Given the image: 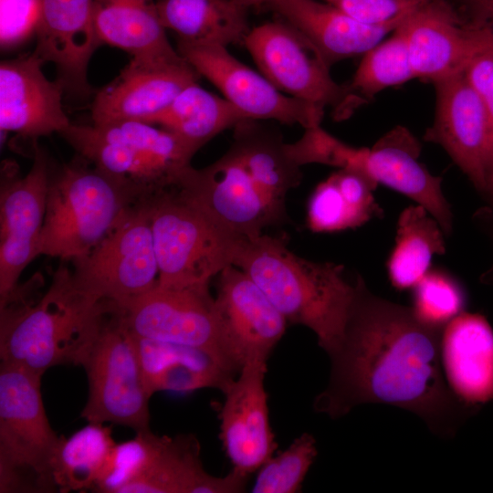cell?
<instances>
[{
	"mask_svg": "<svg viewBox=\"0 0 493 493\" xmlns=\"http://www.w3.org/2000/svg\"><path fill=\"white\" fill-rule=\"evenodd\" d=\"M215 309L223 340L238 371L248 362L267 359L288 321L262 289L236 266L218 275Z\"/></svg>",
	"mask_w": 493,
	"mask_h": 493,
	"instance_id": "16",
	"label": "cell"
},
{
	"mask_svg": "<svg viewBox=\"0 0 493 493\" xmlns=\"http://www.w3.org/2000/svg\"><path fill=\"white\" fill-rule=\"evenodd\" d=\"M163 438L164 435H157L149 430L138 432L132 439L116 444L94 491L121 493L149 468Z\"/></svg>",
	"mask_w": 493,
	"mask_h": 493,
	"instance_id": "35",
	"label": "cell"
},
{
	"mask_svg": "<svg viewBox=\"0 0 493 493\" xmlns=\"http://www.w3.org/2000/svg\"><path fill=\"white\" fill-rule=\"evenodd\" d=\"M89 396L80 416L88 423H111L136 433L149 431L148 392L132 333L117 304L111 303L103 324L81 362Z\"/></svg>",
	"mask_w": 493,
	"mask_h": 493,
	"instance_id": "9",
	"label": "cell"
},
{
	"mask_svg": "<svg viewBox=\"0 0 493 493\" xmlns=\"http://www.w3.org/2000/svg\"><path fill=\"white\" fill-rule=\"evenodd\" d=\"M35 276L0 299L2 363L41 376L58 365H81L111 302L100 301L75 283L61 264L45 292Z\"/></svg>",
	"mask_w": 493,
	"mask_h": 493,
	"instance_id": "3",
	"label": "cell"
},
{
	"mask_svg": "<svg viewBox=\"0 0 493 493\" xmlns=\"http://www.w3.org/2000/svg\"><path fill=\"white\" fill-rule=\"evenodd\" d=\"M243 6L248 8L250 6L260 5L266 4L267 0H236Z\"/></svg>",
	"mask_w": 493,
	"mask_h": 493,
	"instance_id": "43",
	"label": "cell"
},
{
	"mask_svg": "<svg viewBox=\"0 0 493 493\" xmlns=\"http://www.w3.org/2000/svg\"><path fill=\"white\" fill-rule=\"evenodd\" d=\"M415 79L433 84L465 72L478 54L493 47V28L465 25L444 0H430L401 24Z\"/></svg>",
	"mask_w": 493,
	"mask_h": 493,
	"instance_id": "14",
	"label": "cell"
},
{
	"mask_svg": "<svg viewBox=\"0 0 493 493\" xmlns=\"http://www.w3.org/2000/svg\"><path fill=\"white\" fill-rule=\"evenodd\" d=\"M399 26L389 37L362 55L350 83L351 89L367 101L387 88L415 79L405 37Z\"/></svg>",
	"mask_w": 493,
	"mask_h": 493,
	"instance_id": "33",
	"label": "cell"
},
{
	"mask_svg": "<svg viewBox=\"0 0 493 493\" xmlns=\"http://www.w3.org/2000/svg\"><path fill=\"white\" fill-rule=\"evenodd\" d=\"M117 443L110 426L89 423L69 437L62 436L53 461L58 492L95 490Z\"/></svg>",
	"mask_w": 493,
	"mask_h": 493,
	"instance_id": "32",
	"label": "cell"
},
{
	"mask_svg": "<svg viewBox=\"0 0 493 493\" xmlns=\"http://www.w3.org/2000/svg\"><path fill=\"white\" fill-rule=\"evenodd\" d=\"M59 135L78 155L142 198L176 187L191 166L165 131L141 121L71 123Z\"/></svg>",
	"mask_w": 493,
	"mask_h": 493,
	"instance_id": "8",
	"label": "cell"
},
{
	"mask_svg": "<svg viewBox=\"0 0 493 493\" xmlns=\"http://www.w3.org/2000/svg\"><path fill=\"white\" fill-rule=\"evenodd\" d=\"M165 29L189 45L243 43L249 32L246 7L236 0H159L156 2Z\"/></svg>",
	"mask_w": 493,
	"mask_h": 493,
	"instance_id": "28",
	"label": "cell"
},
{
	"mask_svg": "<svg viewBox=\"0 0 493 493\" xmlns=\"http://www.w3.org/2000/svg\"><path fill=\"white\" fill-rule=\"evenodd\" d=\"M353 19L369 25H383L408 16L430 0H320Z\"/></svg>",
	"mask_w": 493,
	"mask_h": 493,
	"instance_id": "37",
	"label": "cell"
},
{
	"mask_svg": "<svg viewBox=\"0 0 493 493\" xmlns=\"http://www.w3.org/2000/svg\"><path fill=\"white\" fill-rule=\"evenodd\" d=\"M44 62L34 53L5 60L0 65V127L37 141L58 134L71 122L62 107L65 92L58 81L43 73Z\"/></svg>",
	"mask_w": 493,
	"mask_h": 493,
	"instance_id": "22",
	"label": "cell"
},
{
	"mask_svg": "<svg viewBox=\"0 0 493 493\" xmlns=\"http://www.w3.org/2000/svg\"><path fill=\"white\" fill-rule=\"evenodd\" d=\"M62 436L47 416L41 376L1 362L0 492L58 491L53 461Z\"/></svg>",
	"mask_w": 493,
	"mask_h": 493,
	"instance_id": "7",
	"label": "cell"
},
{
	"mask_svg": "<svg viewBox=\"0 0 493 493\" xmlns=\"http://www.w3.org/2000/svg\"><path fill=\"white\" fill-rule=\"evenodd\" d=\"M484 193H486L493 202V161L488 166L487 172L486 187Z\"/></svg>",
	"mask_w": 493,
	"mask_h": 493,
	"instance_id": "42",
	"label": "cell"
},
{
	"mask_svg": "<svg viewBox=\"0 0 493 493\" xmlns=\"http://www.w3.org/2000/svg\"><path fill=\"white\" fill-rule=\"evenodd\" d=\"M441 363L446 383L465 404L493 399V330L477 313L461 312L442 330Z\"/></svg>",
	"mask_w": 493,
	"mask_h": 493,
	"instance_id": "24",
	"label": "cell"
},
{
	"mask_svg": "<svg viewBox=\"0 0 493 493\" xmlns=\"http://www.w3.org/2000/svg\"><path fill=\"white\" fill-rule=\"evenodd\" d=\"M158 264V286L209 285L234 265L244 237L173 187L147 197Z\"/></svg>",
	"mask_w": 493,
	"mask_h": 493,
	"instance_id": "6",
	"label": "cell"
},
{
	"mask_svg": "<svg viewBox=\"0 0 493 493\" xmlns=\"http://www.w3.org/2000/svg\"><path fill=\"white\" fill-rule=\"evenodd\" d=\"M0 42L3 48L13 47L35 32L38 18V0H0Z\"/></svg>",
	"mask_w": 493,
	"mask_h": 493,
	"instance_id": "39",
	"label": "cell"
},
{
	"mask_svg": "<svg viewBox=\"0 0 493 493\" xmlns=\"http://www.w3.org/2000/svg\"><path fill=\"white\" fill-rule=\"evenodd\" d=\"M244 46L257 66L278 90L297 100L330 108L333 118H349L367 100L341 85L313 45L287 22H267L250 29Z\"/></svg>",
	"mask_w": 493,
	"mask_h": 493,
	"instance_id": "11",
	"label": "cell"
},
{
	"mask_svg": "<svg viewBox=\"0 0 493 493\" xmlns=\"http://www.w3.org/2000/svg\"><path fill=\"white\" fill-rule=\"evenodd\" d=\"M285 144L258 121H242L224 155L202 169L191 165L176 187L236 234L257 237L288 221V193L302 179Z\"/></svg>",
	"mask_w": 493,
	"mask_h": 493,
	"instance_id": "2",
	"label": "cell"
},
{
	"mask_svg": "<svg viewBox=\"0 0 493 493\" xmlns=\"http://www.w3.org/2000/svg\"><path fill=\"white\" fill-rule=\"evenodd\" d=\"M415 316L425 325L442 330L463 312L465 293L460 284L441 270H429L413 288Z\"/></svg>",
	"mask_w": 493,
	"mask_h": 493,
	"instance_id": "36",
	"label": "cell"
},
{
	"mask_svg": "<svg viewBox=\"0 0 493 493\" xmlns=\"http://www.w3.org/2000/svg\"><path fill=\"white\" fill-rule=\"evenodd\" d=\"M143 199L78 155L51 170L39 255L72 261L89 252L124 210Z\"/></svg>",
	"mask_w": 493,
	"mask_h": 493,
	"instance_id": "5",
	"label": "cell"
},
{
	"mask_svg": "<svg viewBox=\"0 0 493 493\" xmlns=\"http://www.w3.org/2000/svg\"><path fill=\"white\" fill-rule=\"evenodd\" d=\"M133 338L151 395L158 391L190 392L202 388L223 392L235 378L234 372L202 351L135 335Z\"/></svg>",
	"mask_w": 493,
	"mask_h": 493,
	"instance_id": "26",
	"label": "cell"
},
{
	"mask_svg": "<svg viewBox=\"0 0 493 493\" xmlns=\"http://www.w3.org/2000/svg\"><path fill=\"white\" fill-rule=\"evenodd\" d=\"M396 232L386 264L388 277L399 290L413 288L430 270L434 256L446 253V235L438 222L418 204L402 211Z\"/></svg>",
	"mask_w": 493,
	"mask_h": 493,
	"instance_id": "31",
	"label": "cell"
},
{
	"mask_svg": "<svg viewBox=\"0 0 493 493\" xmlns=\"http://www.w3.org/2000/svg\"><path fill=\"white\" fill-rule=\"evenodd\" d=\"M118 307L133 335L202 351L239 372L225 345L209 285L170 288L157 284Z\"/></svg>",
	"mask_w": 493,
	"mask_h": 493,
	"instance_id": "12",
	"label": "cell"
},
{
	"mask_svg": "<svg viewBox=\"0 0 493 493\" xmlns=\"http://www.w3.org/2000/svg\"><path fill=\"white\" fill-rule=\"evenodd\" d=\"M344 142L325 131L320 126L305 129L300 139L286 143L289 159L298 166L320 163L338 167Z\"/></svg>",
	"mask_w": 493,
	"mask_h": 493,
	"instance_id": "38",
	"label": "cell"
},
{
	"mask_svg": "<svg viewBox=\"0 0 493 493\" xmlns=\"http://www.w3.org/2000/svg\"><path fill=\"white\" fill-rule=\"evenodd\" d=\"M199 76L184 58L131 57L120 74L97 92L91 104L92 124L145 121L197 82Z\"/></svg>",
	"mask_w": 493,
	"mask_h": 493,
	"instance_id": "18",
	"label": "cell"
},
{
	"mask_svg": "<svg viewBox=\"0 0 493 493\" xmlns=\"http://www.w3.org/2000/svg\"><path fill=\"white\" fill-rule=\"evenodd\" d=\"M93 21L100 44L131 57L183 58L170 44L153 0H93Z\"/></svg>",
	"mask_w": 493,
	"mask_h": 493,
	"instance_id": "27",
	"label": "cell"
},
{
	"mask_svg": "<svg viewBox=\"0 0 493 493\" xmlns=\"http://www.w3.org/2000/svg\"><path fill=\"white\" fill-rule=\"evenodd\" d=\"M317 454L314 436L309 433H303L286 450L275 457H270L259 468L251 491L253 493L299 492Z\"/></svg>",
	"mask_w": 493,
	"mask_h": 493,
	"instance_id": "34",
	"label": "cell"
},
{
	"mask_svg": "<svg viewBox=\"0 0 493 493\" xmlns=\"http://www.w3.org/2000/svg\"><path fill=\"white\" fill-rule=\"evenodd\" d=\"M177 51L247 119L274 120L304 129L320 126L325 109L284 94L232 56L226 47L178 42Z\"/></svg>",
	"mask_w": 493,
	"mask_h": 493,
	"instance_id": "13",
	"label": "cell"
},
{
	"mask_svg": "<svg viewBox=\"0 0 493 493\" xmlns=\"http://www.w3.org/2000/svg\"><path fill=\"white\" fill-rule=\"evenodd\" d=\"M465 75L479 96L488 116L489 127L488 169L493 161V47L474 58L465 70Z\"/></svg>",
	"mask_w": 493,
	"mask_h": 493,
	"instance_id": "40",
	"label": "cell"
},
{
	"mask_svg": "<svg viewBox=\"0 0 493 493\" xmlns=\"http://www.w3.org/2000/svg\"><path fill=\"white\" fill-rule=\"evenodd\" d=\"M342 335L328 351L330 373L313 408L332 419L362 404L413 412L441 437H453L477 407L449 388L441 363L442 330L423 323L412 308L372 293L358 276Z\"/></svg>",
	"mask_w": 493,
	"mask_h": 493,
	"instance_id": "1",
	"label": "cell"
},
{
	"mask_svg": "<svg viewBox=\"0 0 493 493\" xmlns=\"http://www.w3.org/2000/svg\"><path fill=\"white\" fill-rule=\"evenodd\" d=\"M482 281L484 283L492 284L493 285V267H491L489 270H488L483 276H482Z\"/></svg>",
	"mask_w": 493,
	"mask_h": 493,
	"instance_id": "44",
	"label": "cell"
},
{
	"mask_svg": "<svg viewBox=\"0 0 493 493\" xmlns=\"http://www.w3.org/2000/svg\"><path fill=\"white\" fill-rule=\"evenodd\" d=\"M435 115L425 140L440 145L484 192L489 158V127L484 105L465 72L434 83Z\"/></svg>",
	"mask_w": 493,
	"mask_h": 493,
	"instance_id": "19",
	"label": "cell"
},
{
	"mask_svg": "<svg viewBox=\"0 0 493 493\" xmlns=\"http://www.w3.org/2000/svg\"><path fill=\"white\" fill-rule=\"evenodd\" d=\"M71 263L76 285L100 301L121 305L153 288L159 269L147 198L128 206L107 235Z\"/></svg>",
	"mask_w": 493,
	"mask_h": 493,
	"instance_id": "10",
	"label": "cell"
},
{
	"mask_svg": "<svg viewBox=\"0 0 493 493\" xmlns=\"http://www.w3.org/2000/svg\"><path fill=\"white\" fill-rule=\"evenodd\" d=\"M245 120L249 119L225 98L194 82L144 122L163 128L199 150L221 131Z\"/></svg>",
	"mask_w": 493,
	"mask_h": 493,
	"instance_id": "30",
	"label": "cell"
},
{
	"mask_svg": "<svg viewBox=\"0 0 493 493\" xmlns=\"http://www.w3.org/2000/svg\"><path fill=\"white\" fill-rule=\"evenodd\" d=\"M419 153L416 140L398 128L372 148L350 146L342 169L361 173L376 186L385 185L424 206L448 236L453 231V214L442 191V178L419 163Z\"/></svg>",
	"mask_w": 493,
	"mask_h": 493,
	"instance_id": "17",
	"label": "cell"
},
{
	"mask_svg": "<svg viewBox=\"0 0 493 493\" xmlns=\"http://www.w3.org/2000/svg\"><path fill=\"white\" fill-rule=\"evenodd\" d=\"M266 5L298 29L330 67L344 58L364 55L407 17L369 25L320 0H267Z\"/></svg>",
	"mask_w": 493,
	"mask_h": 493,
	"instance_id": "23",
	"label": "cell"
},
{
	"mask_svg": "<svg viewBox=\"0 0 493 493\" xmlns=\"http://www.w3.org/2000/svg\"><path fill=\"white\" fill-rule=\"evenodd\" d=\"M267 371V362H248L222 392L220 439L233 468L248 476L272 457L278 446L264 387Z\"/></svg>",
	"mask_w": 493,
	"mask_h": 493,
	"instance_id": "20",
	"label": "cell"
},
{
	"mask_svg": "<svg viewBox=\"0 0 493 493\" xmlns=\"http://www.w3.org/2000/svg\"><path fill=\"white\" fill-rule=\"evenodd\" d=\"M33 51L55 65L57 80L68 94L88 97V66L100 45L93 21V0H38Z\"/></svg>",
	"mask_w": 493,
	"mask_h": 493,
	"instance_id": "21",
	"label": "cell"
},
{
	"mask_svg": "<svg viewBox=\"0 0 493 493\" xmlns=\"http://www.w3.org/2000/svg\"><path fill=\"white\" fill-rule=\"evenodd\" d=\"M51 166L36 143L33 163L24 177L2 181L0 193V299L18 284L39 256Z\"/></svg>",
	"mask_w": 493,
	"mask_h": 493,
	"instance_id": "15",
	"label": "cell"
},
{
	"mask_svg": "<svg viewBox=\"0 0 493 493\" xmlns=\"http://www.w3.org/2000/svg\"><path fill=\"white\" fill-rule=\"evenodd\" d=\"M377 186L361 173L340 169L320 183L307 205V225L314 233H334L359 227L383 209L373 191Z\"/></svg>",
	"mask_w": 493,
	"mask_h": 493,
	"instance_id": "29",
	"label": "cell"
},
{
	"mask_svg": "<svg viewBox=\"0 0 493 493\" xmlns=\"http://www.w3.org/2000/svg\"><path fill=\"white\" fill-rule=\"evenodd\" d=\"M474 25H488L493 28V0H467Z\"/></svg>",
	"mask_w": 493,
	"mask_h": 493,
	"instance_id": "41",
	"label": "cell"
},
{
	"mask_svg": "<svg viewBox=\"0 0 493 493\" xmlns=\"http://www.w3.org/2000/svg\"><path fill=\"white\" fill-rule=\"evenodd\" d=\"M247 274L291 324L312 330L330 351L341 339L355 295L344 267L297 256L284 238H245L234 265Z\"/></svg>",
	"mask_w": 493,
	"mask_h": 493,
	"instance_id": "4",
	"label": "cell"
},
{
	"mask_svg": "<svg viewBox=\"0 0 493 493\" xmlns=\"http://www.w3.org/2000/svg\"><path fill=\"white\" fill-rule=\"evenodd\" d=\"M247 478L235 468L225 477L208 474L194 435H164L152 465L121 493H237L245 490Z\"/></svg>",
	"mask_w": 493,
	"mask_h": 493,
	"instance_id": "25",
	"label": "cell"
}]
</instances>
